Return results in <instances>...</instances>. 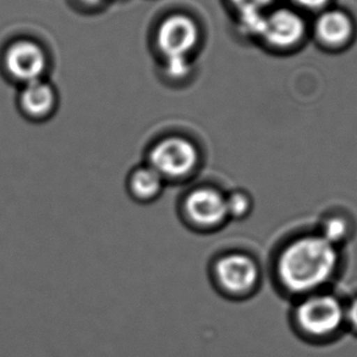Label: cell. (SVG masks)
<instances>
[{
  "mask_svg": "<svg viewBox=\"0 0 357 357\" xmlns=\"http://www.w3.org/2000/svg\"><path fill=\"white\" fill-rule=\"evenodd\" d=\"M337 264V248L317 236H305L290 243L278 263L284 285L296 293L319 288L332 277Z\"/></svg>",
  "mask_w": 357,
  "mask_h": 357,
  "instance_id": "6da1fadb",
  "label": "cell"
},
{
  "mask_svg": "<svg viewBox=\"0 0 357 357\" xmlns=\"http://www.w3.org/2000/svg\"><path fill=\"white\" fill-rule=\"evenodd\" d=\"M199 162V149L194 142L178 135H169L155 141L147 154V164L165 183H178L189 178Z\"/></svg>",
  "mask_w": 357,
  "mask_h": 357,
  "instance_id": "7a4b0ae2",
  "label": "cell"
},
{
  "mask_svg": "<svg viewBox=\"0 0 357 357\" xmlns=\"http://www.w3.org/2000/svg\"><path fill=\"white\" fill-rule=\"evenodd\" d=\"M199 27L190 16L170 14L159 22L154 32V45L163 60L190 59L199 43Z\"/></svg>",
  "mask_w": 357,
  "mask_h": 357,
  "instance_id": "3957f363",
  "label": "cell"
},
{
  "mask_svg": "<svg viewBox=\"0 0 357 357\" xmlns=\"http://www.w3.org/2000/svg\"><path fill=\"white\" fill-rule=\"evenodd\" d=\"M3 69L21 86L45 79L50 60L45 47L29 38L13 40L1 56Z\"/></svg>",
  "mask_w": 357,
  "mask_h": 357,
  "instance_id": "277c9868",
  "label": "cell"
},
{
  "mask_svg": "<svg viewBox=\"0 0 357 357\" xmlns=\"http://www.w3.org/2000/svg\"><path fill=\"white\" fill-rule=\"evenodd\" d=\"M344 308L332 295H317L298 307V319L306 332L323 337L335 332L344 321Z\"/></svg>",
  "mask_w": 357,
  "mask_h": 357,
  "instance_id": "5b68a950",
  "label": "cell"
},
{
  "mask_svg": "<svg viewBox=\"0 0 357 357\" xmlns=\"http://www.w3.org/2000/svg\"><path fill=\"white\" fill-rule=\"evenodd\" d=\"M185 218L199 228H213L228 217L227 197L212 188H199L186 195Z\"/></svg>",
  "mask_w": 357,
  "mask_h": 357,
  "instance_id": "8992f818",
  "label": "cell"
},
{
  "mask_svg": "<svg viewBox=\"0 0 357 357\" xmlns=\"http://www.w3.org/2000/svg\"><path fill=\"white\" fill-rule=\"evenodd\" d=\"M214 272L219 284L231 293L248 291L257 283V266L243 255H228L220 258Z\"/></svg>",
  "mask_w": 357,
  "mask_h": 357,
  "instance_id": "52a82bcc",
  "label": "cell"
},
{
  "mask_svg": "<svg viewBox=\"0 0 357 357\" xmlns=\"http://www.w3.org/2000/svg\"><path fill=\"white\" fill-rule=\"evenodd\" d=\"M305 35V22L301 16L289 9H279L264 17L261 37L269 45L289 48L298 43Z\"/></svg>",
  "mask_w": 357,
  "mask_h": 357,
  "instance_id": "ba28073f",
  "label": "cell"
},
{
  "mask_svg": "<svg viewBox=\"0 0 357 357\" xmlns=\"http://www.w3.org/2000/svg\"><path fill=\"white\" fill-rule=\"evenodd\" d=\"M19 108L26 118L36 121L45 120L54 113L58 95L54 86L47 79H38L21 86Z\"/></svg>",
  "mask_w": 357,
  "mask_h": 357,
  "instance_id": "9c48e42d",
  "label": "cell"
},
{
  "mask_svg": "<svg viewBox=\"0 0 357 357\" xmlns=\"http://www.w3.org/2000/svg\"><path fill=\"white\" fill-rule=\"evenodd\" d=\"M165 184L163 178L146 163L136 167L129 174L128 191L135 201L149 204L158 199Z\"/></svg>",
  "mask_w": 357,
  "mask_h": 357,
  "instance_id": "30bf717a",
  "label": "cell"
},
{
  "mask_svg": "<svg viewBox=\"0 0 357 357\" xmlns=\"http://www.w3.org/2000/svg\"><path fill=\"white\" fill-rule=\"evenodd\" d=\"M350 17L342 11H327L318 17L316 33L323 43L328 45H342L350 40L352 35Z\"/></svg>",
  "mask_w": 357,
  "mask_h": 357,
  "instance_id": "8fae6325",
  "label": "cell"
},
{
  "mask_svg": "<svg viewBox=\"0 0 357 357\" xmlns=\"http://www.w3.org/2000/svg\"><path fill=\"white\" fill-rule=\"evenodd\" d=\"M349 235V225L345 219L340 217H332L327 219L322 227V238L335 246V243H342Z\"/></svg>",
  "mask_w": 357,
  "mask_h": 357,
  "instance_id": "7c38bea8",
  "label": "cell"
},
{
  "mask_svg": "<svg viewBox=\"0 0 357 357\" xmlns=\"http://www.w3.org/2000/svg\"><path fill=\"white\" fill-rule=\"evenodd\" d=\"M191 73L190 59H172L162 61V74L165 81L180 82Z\"/></svg>",
  "mask_w": 357,
  "mask_h": 357,
  "instance_id": "4fadbf2b",
  "label": "cell"
},
{
  "mask_svg": "<svg viewBox=\"0 0 357 357\" xmlns=\"http://www.w3.org/2000/svg\"><path fill=\"white\" fill-rule=\"evenodd\" d=\"M227 208H228V215L240 218L248 213L250 209V199L246 195L235 192L227 199Z\"/></svg>",
  "mask_w": 357,
  "mask_h": 357,
  "instance_id": "5bb4252c",
  "label": "cell"
},
{
  "mask_svg": "<svg viewBox=\"0 0 357 357\" xmlns=\"http://www.w3.org/2000/svg\"><path fill=\"white\" fill-rule=\"evenodd\" d=\"M274 0H231L234 6L241 11L257 10L262 11L263 8L272 4Z\"/></svg>",
  "mask_w": 357,
  "mask_h": 357,
  "instance_id": "9a60e30c",
  "label": "cell"
},
{
  "mask_svg": "<svg viewBox=\"0 0 357 357\" xmlns=\"http://www.w3.org/2000/svg\"><path fill=\"white\" fill-rule=\"evenodd\" d=\"M74 4L82 10H98L100 8L107 4L108 0H73Z\"/></svg>",
  "mask_w": 357,
  "mask_h": 357,
  "instance_id": "2e32d148",
  "label": "cell"
},
{
  "mask_svg": "<svg viewBox=\"0 0 357 357\" xmlns=\"http://www.w3.org/2000/svg\"><path fill=\"white\" fill-rule=\"evenodd\" d=\"M298 6H303L306 9H321L323 6H327L329 0H293Z\"/></svg>",
  "mask_w": 357,
  "mask_h": 357,
  "instance_id": "e0dca14e",
  "label": "cell"
},
{
  "mask_svg": "<svg viewBox=\"0 0 357 357\" xmlns=\"http://www.w3.org/2000/svg\"><path fill=\"white\" fill-rule=\"evenodd\" d=\"M347 318L354 327L357 328V298L347 310Z\"/></svg>",
  "mask_w": 357,
  "mask_h": 357,
  "instance_id": "ac0fdd59",
  "label": "cell"
}]
</instances>
